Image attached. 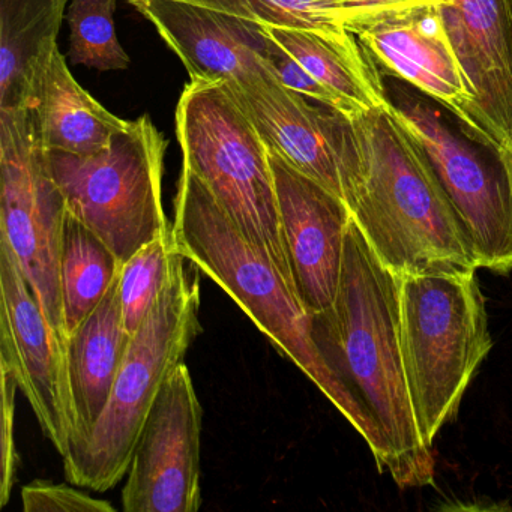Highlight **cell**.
<instances>
[{"mask_svg":"<svg viewBox=\"0 0 512 512\" xmlns=\"http://www.w3.org/2000/svg\"><path fill=\"white\" fill-rule=\"evenodd\" d=\"M26 512H116L106 500L94 499L85 491L65 484L35 479L22 490Z\"/></svg>","mask_w":512,"mask_h":512,"instance_id":"cell-26","label":"cell"},{"mask_svg":"<svg viewBox=\"0 0 512 512\" xmlns=\"http://www.w3.org/2000/svg\"><path fill=\"white\" fill-rule=\"evenodd\" d=\"M443 0H340L344 28L371 19L388 11L403 10L416 5L433 4Z\"/></svg>","mask_w":512,"mask_h":512,"instance_id":"cell-28","label":"cell"},{"mask_svg":"<svg viewBox=\"0 0 512 512\" xmlns=\"http://www.w3.org/2000/svg\"><path fill=\"white\" fill-rule=\"evenodd\" d=\"M31 109L47 151L92 154L106 148L130 124L80 86L59 47L38 80Z\"/></svg>","mask_w":512,"mask_h":512,"instance_id":"cell-18","label":"cell"},{"mask_svg":"<svg viewBox=\"0 0 512 512\" xmlns=\"http://www.w3.org/2000/svg\"><path fill=\"white\" fill-rule=\"evenodd\" d=\"M440 14L493 154L512 145V0H443Z\"/></svg>","mask_w":512,"mask_h":512,"instance_id":"cell-14","label":"cell"},{"mask_svg":"<svg viewBox=\"0 0 512 512\" xmlns=\"http://www.w3.org/2000/svg\"><path fill=\"white\" fill-rule=\"evenodd\" d=\"M262 26L298 29L344 28L340 0H185Z\"/></svg>","mask_w":512,"mask_h":512,"instance_id":"cell-24","label":"cell"},{"mask_svg":"<svg viewBox=\"0 0 512 512\" xmlns=\"http://www.w3.org/2000/svg\"><path fill=\"white\" fill-rule=\"evenodd\" d=\"M176 254L175 238L170 229L122 263L119 296L128 334H136L151 313L169 280Z\"/></svg>","mask_w":512,"mask_h":512,"instance_id":"cell-22","label":"cell"},{"mask_svg":"<svg viewBox=\"0 0 512 512\" xmlns=\"http://www.w3.org/2000/svg\"><path fill=\"white\" fill-rule=\"evenodd\" d=\"M265 31L346 104L349 118L389 103L373 61L347 29L265 26Z\"/></svg>","mask_w":512,"mask_h":512,"instance_id":"cell-20","label":"cell"},{"mask_svg":"<svg viewBox=\"0 0 512 512\" xmlns=\"http://www.w3.org/2000/svg\"><path fill=\"white\" fill-rule=\"evenodd\" d=\"M500 164H502L503 170H505L506 179H508L509 191H511L512 197V145L509 146L505 151L497 154Z\"/></svg>","mask_w":512,"mask_h":512,"instance_id":"cell-29","label":"cell"},{"mask_svg":"<svg viewBox=\"0 0 512 512\" xmlns=\"http://www.w3.org/2000/svg\"><path fill=\"white\" fill-rule=\"evenodd\" d=\"M371 61L448 109L484 146L473 97L452 49L439 2L388 11L347 26Z\"/></svg>","mask_w":512,"mask_h":512,"instance_id":"cell-12","label":"cell"},{"mask_svg":"<svg viewBox=\"0 0 512 512\" xmlns=\"http://www.w3.org/2000/svg\"><path fill=\"white\" fill-rule=\"evenodd\" d=\"M166 151V137L148 115L130 121L101 151H47L68 212L97 233L122 263L172 229L163 206Z\"/></svg>","mask_w":512,"mask_h":512,"instance_id":"cell-7","label":"cell"},{"mask_svg":"<svg viewBox=\"0 0 512 512\" xmlns=\"http://www.w3.org/2000/svg\"><path fill=\"white\" fill-rule=\"evenodd\" d=\"M176 137L184 167L295 287L268 148L226 83L191 80L185 86L176 107Z\"/></svg>","mask_w":512,"mask_h":512,"instance_id":"cell-6","label":"cell"},{"mask_svg":"<svg viewBox=\"0 0 512 512\" xmlns=\"http://www.w3.org/2000/svg\"><path fill=\"white\" fill-rule=\"evenodd\" d=\"M187 68L191 80L244 82L272 73L265 26L185 0H131Z\"/></svg>","mask_w":512,"mask_h":512,"instance_id":"cell-15","label":"cell"},{"mask_svg":"<svg viewBox=\"0 0 512 512\" xmlns=\"http://www.w3.org/2000/svg\"><path fill=\"white\" fill-rule=\"evenodd\" d=\"M2 382V481H0V506L10 502L11 491L17 479L19 455L14 440V416H16V394L19 388L16 376L7 362L0 361Z\"/></svg>","mask_w":512,"mask_h":512,"instance_id":"cell-27","label":"cell"},{"mask_svg":"<svg viewBox=\"0 0 512 512\" xmlns=\"http://www.w3.org/2000/svg\"><path fill=\"white\" fill-rule=\"evenodd\" d=\"M131 337L124 325L118 277L103 301L68 337V386L73 409L70 446L83 442L106 410Z\"/></svg>","mask_w":512,"mask_h":512,"instance_id":"cell-17","label":"cell"},{"mask_svg":"<svg viewBox=\"0 0 512 512\" xmlns=\"http://www.w3.org/2000/svg\"><path fill=\"white\" fill-rule=\"evenodd\" d=\"M268 151L343 199L334 145V110L319 109L274 73L226 83Z\"/></svg>","mask_w":512,"mask_h":512,"instance_id":"cell-16","label":"cell"},{"mask_svg":"<svg viewBox=\"0 0 512 512\" xmlns=\"http://www.w3.org/2000/svg\"><path fill=\"white\" fill-rule=\"evenodd\" d=\"M293 284L311 317L334 304L349 208L341 197L268 151Z\"/></svg>","mask_w":512,"mask_h":512,"instance_id":"cell-13","label":"cell"},{"mask_svg":"<svg viewBox=\"0 0 512 512\" xmlns=\"http://www.w3.org/2000/svg\"><path fill=\"white\" fill-rule=\"evenodd\" d=\"M176 254L160 298L136 334L109 403L92 433L64 455L65 476L77 487L106 493L127 476L137 440L170 374L184 364L200 332V286Z\"/></svg>","mask_w":512,"mask_h":512,"instance_id":"cell-4","label":"cell"},{"mask_svg":"<svg viewBox=\"0 0 512 512\" xmlns=\"http://www.w3.org/2000/svg\"><path fill=\"white\" fill-rule=\"evenodd\" d=\"M203 409L187 365L164 383L137 440L122 491L125 512H197L202 508Z\"/></svg>","mask_w":512,"mask_h":512,"instance_id":"cell-10","label":"cell"},{"mask_svg":"<svg viewBox=\"0 0 512 512\" xmlns=\"http://www.w3.org/2000/svg\"><path fill=\"white\" fill-rule=\"evenodd\" d=\"M71 0H0V110L28 109Z\"/></svg>","mask_w":512,"mask_h":512,"instance_id":"cell-19","label":"cell"},{"mask_svg":"<svg viewBox=\"0 0 512 512\" xmlns=\"http://www.w3.org/2000/svg\"><path fill=\"white\" fill-rule=\"evenodd\" d=\"M172 232L176 251L220 286L254 325L340 410L370 446L380 473L389 449L379 425L323 358L313 319L295 287L257 250L221 208L209 188L184 167L176 190Z\"/></svg>","mask_w":512,"mask_h":512,"instance_id":"cell-3","label":"cell"},{"mask_svg":"<svg viewBox=\"0 0 512 512\" xmlns=\"http://www.w3.org/2000/svg\"><path fill=\"white\" fill-rule=\"evenodd\" d=\"M334 145L344 203L389 271H478L463 221L391 100L352 118L334 110Z\"/></svg>","mask_w":512,"mask_h":512,"instance_id":"cell-1","label":"cell"},{"mask_svg":"<svg viewBox=\"0 0 512 512\" xmlns=\"http://www.w3.org/2000/svg\"><path fill=\"white\" fill-rule=\"evenodd\" d=\"M404 127L421 143L472 241L476 265L497 275L512 271V197L499 158L490 160L458 137L424 101H392Z\"/></svg>","mask_w":512,"mask_h":512,"instance_id":"cell-9","label":"cell"},{"mask_svg":"<svg viewBox=\"0 0 512 512\" xmlns=\"http://www.w3.org/2000/svg\"><path fill=\"white\" fill-rule=\"evenodd\" d=\"M266 64L277 77L278 82L289 88L290 91L298 92L308 100L317 101L326 109L337 110L343 115L350 116L346 104L337 95L326 89L322 83L317 82L289 52H286L271 37H269L268 50H266Z\"/></svg>","mask_w":512,"mask_h":512,"instance_id":"cell-25","label":"cell"},{"mask_svg":"<svg viewBox=\"0 0 512 512\" xmlns=\"http://www.w3.org/2000/svg\"><path fill=\"white\" fill-rule=\"evenodd\" d=\"M127 2H131V0H127Z\"/></svg>","mask_w":512,"mask_h":512,"instance_id":"cell-30","label":"cell"},{"mask_svg":"<svg viewBox=\"0 0 512 512\" xmlns=\"http://www.w3.org/2000/svg\"><path fill=\"white\" fill-rule=\"evenodd\" d=\"M121 269L122 262L112 248L67 212L62 232L61 289L68 337L103 301Z\"/></svg>","mask_w":512,"mask_h":512,"instance_id":"cell-21","label":"cell"},{"mask_svg":"<svg viewBox=\"0 0 512 512\" xmlns=\"http://www.w3.org/2000/svg\"><path fill=\"white\" fill-rule=\"evenodd\" d=\"M404 374L416 422L433 448L493 347L476 272L398 277Z\"/></svg>","mask_w":512,"mask_h":512,"instance_id":"cell-5","label":"cell"},{"mask_svg":"<svg viewBox=\"0 0 512 512\" xmlns=\"http://www.w3.org/2000/svg\"><path fill=\"white\" fill-rule=\"evenodd\" d=\"M0 238L4 239L55 334L67 349L61 245L67 203L47 163L31 107L0 110Z\"/></svg>","mask_w":512,"mask_h":512,"instance_id":"cell-8","label":"cell"},{"mask_svg":"<svg viewBox=\"0 0 512 512\" xmlns=\"http://www.w3.org/2000/svg\"><path fill=\"white\" fill-rule=\"evenodd\" d=\"M0 361L7 362L44 436L64 457L73 434L67 349L47 322L40 302L0 238Z\"/></svg>","mask_w":512,"mask_h":512,"instance_id":"cell-11","label":"cell"},{"mask_svg":"<svg viewBox=\"0 0 512 512\" xmlns=\"http://www.w3.org/2000/svg\"><path fill=\"white\" fill-rule=\"evenodd\" d=\"M311 319L323 358L379 425L395 484L433 485V448L419 431L404 374L397 275L380 262L352 218L334 304Z\"/></svg>","mask_w":512,"mask_h":512,"instance_id":"cell-2","label":"cell"},{"mask_svg":"<svg viewBox=\"0 0 512 512\" xmlns=\"http://www.w3.org/2000/svg\"><path fill=\"white\" fill-rule=\"evenodd\" d=\"M116 0H71L70 61L98 71H122L130 56L122 49L115 31Z\"/></svg>","mask_w":512,"mask_h":512,"instance_id":"cell-23","label":"cell"}]
</instances>
